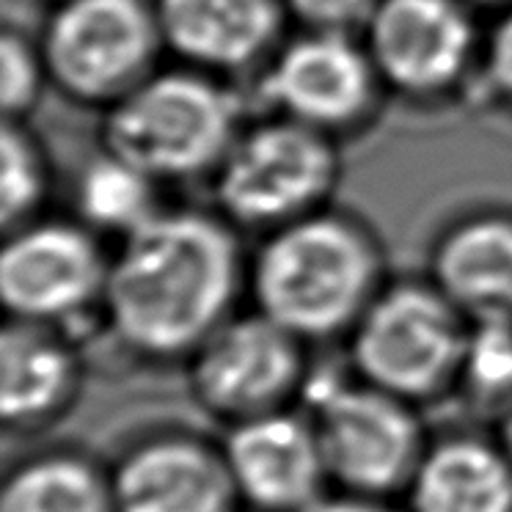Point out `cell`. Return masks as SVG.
I'll use <instances>...</instances> for the list:
<instances>
[{"label": "cell", "mask_w": 512, "mask_h": 512, "mask_svg": "<svg viewBox=\"0 0 512 512\" xmlns=\"http://www.w3.org/2000/svg\"><path fill=\"white\" fill-rule=\"evenodd\" d=\"M389 279L378 229L334 201L259 234L248 256V306L312 347L345 342Z\"/></svg>", "instance_id": "2"}, {"label": "cell", "mask_w": 512, "mask_h": 512, "mask_svg": "<svg viewBox=\"0 0 512 512\" xmlns=\"http://www.w3.org/2000/svg\"><path fill=\"white\" fill-rule=\"evenodd\" d=\"M303 512H408L397 507L394 499H375V496H358L345 490H328L325 496L309 504Z\"/></svg>", "instance_id": "25"}, {"label": "cell", "mask_w": 512, "mask_h": 512, "mask_svg": "<svg viewBox=\"0 0 512 512\" xmlns=\"http://www.w3.org/2000/svg\"><path fill=\"white\" fill-rule=\"evenodd\" d=\"M248 256L215 207H163L113 245L100 328L141 364H185L248 306Z\"/></svg>", "instance_id": "1"}, {"label": "cell", "mask_w": 512, "mask_h": 512, "mask_svg": "<svg viewBox=\"0 0 512 512\" xmlns=\"http://www.w3.org/2000/svg\"><path fill=\"white\" fill-rule=\"evenodd\" d=\"M474 100L512 116V6L490 17Z\"/></svg>", "instance_id": "23"}, {"label": "cell", "mask_w": 512, "mask_h": 512, "mask_svg": "<svg viewBox=\"0 0 512 512\" xmlns=\"http://www.w3.org/2000/svg\"><path fill=\"white\" fill-rule=\"evenodd\" d=\"M111 245L75 215L45 212L3 232L0 301L6 317L64 328L100 325Z\"/></svg>", "instance_id": "10"}, {"label": "cell", "mask_w": 512, "mask_h": 512, "mask_svg": "<svg viewBox=\"0 0 512 512\" xmlns=\"http://www.w3.org/2000/svg\"><path fill=\"white\" fill-rule=\"evenodd\" d=\"M39 45L53 91L102 113L163 67L166 56L155 0H56Z\"/></svg>", "instance_id": "8"}, {"label": "cell", "mask_w": 512, "mask_h": 512, "mask_svg": "<svg viewBox=\"0 0 512 512\" xmlns=\"http://www.w3.org/2000/svg\"><path fill=\"white\" fill-rule=\"evenodd\" d=\"M455 397L471 413L496 422L512 411V323H471Z\"/></svg>", "instance_id": "21"}, {"label": "cell", "mask_w": 512, "mask_h": 512, "mask_svg": "<svg viewBox=\"0 0 512 512\" xmlns=\"http://www.w3.org/2000/svg\"><path fill=\"white\" fill-rule=\"evenodd\" d=\"M86 378L80 336L64 328L6 320L0 336V422L14 435H34L67 416Z\"/></svg>", "instance_id": "16"}, {"label": "cell", "mask_w": 512, "mask_h": 512, "mask_svg": "<svg viewBox=\"0 0 512 512\" xmlns=\"http://www.w3.org/2000/svg\"><path fill=\"white\" fill-rule=\"evenodd\" d=\"M50 3H56V0H50Z\"/></svg>", "instance_id": "28"}, {"label": "cell", "mask_w": 512, "mask_h": 512, "mask_svg": "<svg viewBox=\"0 0 512 512\" xmlns=\"http://www.w3.org/2000/svg\"><path fill=\"white\" fill-rule=\"evenodd\" d=\"M496 435H499V441L504 444V449H507V455L512 457V411L507 413V416H501Z\"/></svg>", "instance_id": "27"}, {"label": "cell", "mask_w": 512, "mask_h": 512, "mask_svg": "<svg viewBox=\"0 0 512 512\" xmlns=\"http://www.w3.org/2000/svg\"><path fill=\"white\" fill-rule=\"evenodd\" d=\"M298 408L309 413L331 488L397 499L405 496L433 435L422 408L345 369L312 367Z\"/></svg>", "instance_id": "4"}, {"label": "cell", "mask_w": 512, "mask_h": 512, "mask_svg": "<svg viewBox=\"0 0 512 512\" xmlns=\"http://www.w3.org/2000/svg\"><path fill=\"white\" fill-rule=\"evenodd\" d=\"M221 444L243 510L303 512L334 490L317 430L303 408L232 424Z\"/></svg>", "instance_id": "13"}, {"label": "cell", "mask_w": 512, "mask_h": 512, "mask_svg": "<svg viewBox=\"0 0 512 512\" xmlns=\"http://www.w3.org/2000/svg\"><path fill=\"white\" fill-rule=\"evenodd\" d=\"M248 116L237 80L174 61L102 113L100 144L163 185L210 182Z\"/></svg>", "instance_id": "3"}, {"label": "cell", "mask_w": 512, "mask_h": 512, "mask_svg": "<svg viewBox=\"0 0 512 512\" xmlns=\"http://www.w3.org/2000/svg\"><path fill=\"white\" fill-rule=\"evenodd\" d=\"M402 501L408 512H512V457L499 435H433Z\"/></svg>", "instance_id": "17"}, {"label": "cell", "mask_w": 512, "mask_h": 512, "mask_svg": "<svg viewBox=\"0 0 512 512\" xmlns=\"http://www.w3.org/2000/svg\"><path fill=\"white\" fill-rule=\"evenodd\" d=\"M427 276L471 323H512V204L479 201L444 218Z\"/></svg>", "instance_id": "15"}, {"label": "cell", "mask_w": 512, "mask_h": 512, "mask_svg": "<svg viewBox=\"0 0 512 512\" xmlns=\"http://www.w3.org/2000/svg\"><path fill=\"white\" fill-rule=\"evenodd\" d=\"M0 512H116L111 471L75 446L36 449L6 471Z\"/></svg>", "instance_id": "18"}, {"label": "cell", "mask_w": 512, "mask_h": 512, "mask_svg": "<svg viewBox=\"0 0 512 512\" xmlns=\"http://www.w3.org/2000/svg\"><path fill=\"white\" fill-rule=\"evenodd\" d=\"M166 56L237 80L262 69L292 25L284 0H155Z\"/></svg>", "instance_id": "14"}, {"label": "cell", "mask_w": 512, "mask_h": 512, "mask_svg": "<svg viewBox=\"0 0 512 512\" xmlns=\"http://www.w3.org/2000/svg\"><path fill=\"white\" fill-rule=\"evenodd\" d=\"M342 182V141L259 113L212 174V207L243 234H265L334 204Z\"/></svg>", "instance_id": "6"}, {"label": "cell", "mask_w": 512, "mask_h": 512, "mask_svg": "<svg viewBox=\"0 0 512 512\" xmlns=\"http://www.w3.org/2000/svg\"><path fill=\"white\" fill-rule=\"evenodd\" d=\"M163 182L102 146L72 177V215L108 243H119L163 210Z\"/></svg>", "instance_id": "19"}, {"label": "cell", "mask_w": 512, "mask_h": 512, "mask_svg": "<svg viewBox=\"0 0 512 512\" xmlns=\"http://www.w3.org/2000/svg\"><path fill=\"white\" fill-rule=\"evenodd\" d=\"M485 34L468 0H380L361 39L389 100L438 111L477 97Z\"/></svg>", "instance_id": "7"}, {"label": "cell", "mask_w": 512, "mask_h": 512, "mask_svg": "<svg viewBox=\"0 0 512 512\" xmlns=\"http://www.w3.org/2000/svg\"><path fill=\"white\" fill-rule=\"evenodd\" d=\"M471 320L427 273L391 276L347 334L358 378L413 405L455 394Z\"/></svg>", "instance_id": "5"}, {"label": "cell", "mask_w": 512, "mask_h": 512, "mask_svg": "<svg viewBox=\"0 0 512 512\" xmlns=\"http://www.w3.org/2000/svg\"><path fill=\"white\" fill-rule=\"evenodd\" d=\"M312 367V345L254 306L232 314L185 361L193 402L226 427L298 408Z\"/></svg>", "instance_id": "11"}, {"label": "cell", "mask_w": 512, "mask_h": 512, "mask_svg": "<svg viewBox=\"0 0 512 512\" xmlns=\"http://www.w3.org/2000/svg\"><path fill=\"white\" fill-rule=\"evenodd\" d=\"M380 0H284L292 28L361 36Z\"/></svg>", "instance_id": "24"}, {"label": "cell", "mask_w": 512, "mask_h": 512, "mask_svg": "<svg viewBox=\"0 0 512 512\" xmlns=\"http://www.w3.org/2000/svg\"><path fill=\"white\" fill-rule=\"evenodd\" d=\"M0 166V223L9 232L45 215L56 190V166L31 122H3Z\"/></svg>", "instance_id": "20"}, {"label": "cell", "mask_w": 512, "mask_h": 512, "mask_svg": "<svg viewBox=\"0 0 512 512\" xmlns=\"http://www.w3.org/2000/svg\"><path fill=\"white\" fill-rule=\"evenodd\" d=\"M251 80L262 111L342 144L372 130L389 100L361 36L292 28Z\"/></svg>", "instance_id": "9"}, {"label": "cell", "mask_w": 512, "mask_h": 512, "mask_svg": "<svg viewBox=\"0 0 512 512\" xmlns=\"http://www.w3.org/2000/svg\"><path fill=\"white\" fill-rule=\"evenodd\" d=\"M474 9H479L482 14H499L501 9H507V6H512V0H468Z\"/></svg>", "instance_id": "26"}, {"label": "cell", "mask_w": 512, "mask_h": 512, "mask_svg": "<svg viewBox=\"0 0 512 512\" xmlns=\"http://www.w3.org/2000/svg\"><path fill=\"white\" fill-rule=\"evenodd\" d=\"M116 512H240L221 441L190 427H155L108 463Z\"/></svg>", "instance_id": "12"}, {"label": "cell", "mask_w": 512, "mask_h": 512, "mask_svg": "<svg viewBox=\"0 0 512 512\" xmlns=\"http://www.w3.org/2000/svg\"><path fill=\"white\" fill-rule=\"evenodd\" d=\"M50 86L39 36L6 25L0 34V105L3 122H31Z\"/></svg>", "instance_id": "22"}]
</instances>
